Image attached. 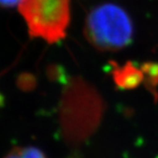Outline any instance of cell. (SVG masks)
I'll return each instance as SVG.
<instances>
[{
  "mask_svg": "<svg viewBox=\"0 0 158 158\" xmlns=\"http://www.w3.org/2000/svg\"><path fill=\"white\" fill-rule=\"evenodd\" d=\"M85 33L94 47L103 51H117L131 42L133 28L130 16L122 8L106 3L89 14Z\"/></svg>",
  "mask_w": 158,
  "mask_h": 158,
  "instance_id": "6da1fadb",
  "label": "cell"
},
{
  "mask_svg": "<svg viewBox=\"0 0 158 158\" xmlns=\"http://www.w3.org/2000/svg\"><path fill=\"white\" fill-rule=\"evenodd\" d=\"M19 13L31 37L52 44L66 36L71 20V0H22Z\"/></svg>",
  "mask_w": 158,
  "mask_h": 158,
  "instance_id": "7a4b0ae2",
  "label": "cell"
},
{
  "mask_svg": "<svg viewBox=\"0 0 158 158\" xmlns=\"http://www.w3.org/2000/svg\"><path fill=\"white\" fill-rule=\"evenodd\" d=\"M4 158H47L45 153L35 147H16Z\"/></svg>",
  "mask_w": 158,
  "mask_h": 158,
  "instance_id": "3957f363",
  "label": "cell"
},
{
  "mask_svg": "<svg viewBox=\"0 0 158 158\" xmlns=\"http://www.w3.org/2000/svg\"><path fill=\"white\" fill-rule=\"evenodd\" d=\"M22 0H0V7L2 8H12L20 4Z\"/></svg>",
  "mask_w": 158,
  "mask_h": 158,
  "instance_id": "277c9868",
  "label": "cell"
}]
</instances>
